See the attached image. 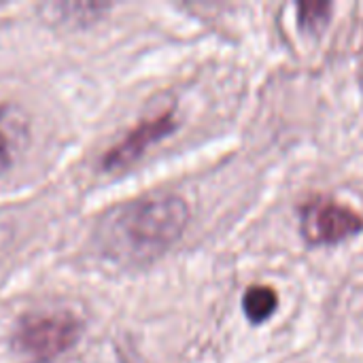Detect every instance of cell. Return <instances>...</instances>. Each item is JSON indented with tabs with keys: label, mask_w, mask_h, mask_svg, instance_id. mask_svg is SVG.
<instances>
[{
	"label": "cell",
	"mask_w": 363,
	"mask_h": 363,
	"mask_svg": "<svg viewBox=\"0 0 363 363\" xmlns=\"http://www.w3.org/2000/svg\"><path fill=\"white\" fill-rule=\"evenodd\" d=\"M55 11H60L57 17H62L64 21H74L79 26H85L94 19H98L102 15V11L108 9V4H91V2H83V4H55Z\"/></svg>",
	"instance_id": "ba28073f"
},
{
	"label": "cell",
	"mask_w": 363,
	"mask_h": 363,
	"mask_svg": "<svg viewBox=\"0 0 363 363\" xmlns=\"http://www.w3.org/2000/svg\"><path fill=\"white\" fill-rule=\"evenodd\" d=\"M332 4L330 2H300L298 4V23L304 32L319 34L332 15Z\"/></svg>",
	"instance_id": "52a82bcc"
},
{
	"label": "cell",
	"mask_w": 363,
	"mask_h": 363,
	"mask_svg": "<svg viewBox=\"0 0 363 363\" xmlns=\"http://www.w3.org/2000/svg\"><path fill=\"white\" fill-rule=\"evenodd\" d=\"M279 308V294L268 285H251L242 296L245 317L253 323H266Z\"/></svg>",
	"instance_id": "8992f818"
},
{
	"label": "cell",
	"mask_w": 363,
	"mask_h": 363,
	"mask_svg": "<svg viewBox=\"0 0 363 363\" xmlns=\"http://www.w3.org/2000/svg\"><path fill=\"white\" fill-rule=\"evenodd\" d=\"M83 321L70 311L28 313L13 330V349L30 363H51L77 347Z\"/></svg>",
	"instance_id": "7a4b0ae2"
},
{
	"label": "cell",
	"mask_w": 363,
	"mask_h": 363,
	"mask_svg": "<svg viewBox=\"0 0 363 363\" xmlns=\"http://www.w3.org/2000/svg\"><path fill=\"white\" fill-rule=\"evenodd\" d=\"M30 134L26 113L9 102H0V179L9 174L17 155L23 151Z\"/></svg>",
	"instance_id": "5b68a950"
},
{
	"label": "cell",
	"mask_w": 363,
	"mask_h": 363,
	"mask_svg": "<svg viewBox=\"0 0 363 363\" xmlns=\"http://www.w3.org/2000/svg\"><path fill=\"white\" fill-rule=\"evenodd\" d=\"M189 223V206L177 194H151L123 202L98 221L96 245L119 266H147L170 251Z\"/></svg>",
	"instance_id": "6da1fadb"
},
{
	"label": "cell",
	"mask_w": 363,
	"mask_h": 363,
	"mask_svg": "<svg viewBox=\"0 0 363 363\" xmlns=\"http://www.w3.org/2000/svg\"><path fill=\"white\" fill-rule=\"evenodd\" d=\"M179 128V119L174 108H166L157 115L145 117L138 121L119 143H115L100 160V168L104 172H121L136 164L151 147L160 140L168 138Z\"/></svg>",
	"instance_id": "277c9868"
},
{
	"label": "cell",
	"mask_w": 363,
	"mask_h": 363,
	"mask_svg": "<svg viewBox=\"0 0 363 363\" xmlns=\"http://www.w3.org/2000/svg\"><path fill=\"white\" fill-rule=\"evenodd\" d=\"M300 232L313 247L338 245L363 232V217L332 198H313L300 208Z\"/></svg>",
	"instance_id": "3957f363"
}]
</instances>
